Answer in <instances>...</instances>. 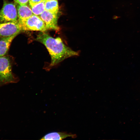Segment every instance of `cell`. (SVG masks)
Masks as SVG:
<instances>
[{"instance_id": "1", "label": "cell", "mask_w": 140, "mask_h": 140, "mask_svg": "<svg viewBox=\"0 0 140 140\" xmlns=\"http://www.w3.org/2000/svg\"><path fill=\"white\" fill-rule=\"evenodd\" d=\"M35 40L43 44L46 47L51 57L50 66H53L65 59L78 56V52L67 46L59 37L54 38L48 34L42 32L38 34Z\"/></svg>"}, {"instance_id": "13", "label": "cell", "mask_w": 140, "mask_h": 140, "mask_svg": "<svg viewBox=\"0 0 140 140\" xmlns=\"http://www.w3.org/2000/svg\"><path fill=\"white\" fill-rule=\"evenodd\" d=\"M15 3L20 5H27L29 0H14Z\"/></svg>"}, {"instance_id": "11", "label": "cell", "mask_w": 140, "mask_h": 140, "mask_svg": "<svg viewBox=\"0 0 140 140\" xmlns=\"http://www.w3.org/2000/svg\"><path fill=\"white\" fill-rule=\"evenodd\" d=\"M47 0H42L40 2L32 7L31 10L34 15H39L45 10Z\"/></svg>"}, {"instance_id": "10", "label": "cell", "mask_w": 140, "mask_h": 140, "mask_svg": "<svg viewBox=\"0 0 140 140\" xmlns=\"http://www.w3.org/2000/svg\"><path fill=\"white\" fill-rule=\"evenodd\" d=\"M45 10L55 14H58L59 6L57 0H47L45 5Z\"/></svg>"}, {"instance_id": "3", "label": "cell", "mask_w": 140, "mask_h": 140, "mask_svg": "<svg viewBox=\"0 0 140 140\" xmlns=\"http://www.w3.org/2000/svg\"><path fill=\"white\" fill-rule=\"evenodd\" d=\"M18 22L17 9L15 4L4 1L3 6L0 10V23Z\"/></svg>"}, {"instance_id": "6", "label": "cell", "mask_w": 140, "mask_h": 140, "mask_svg": "<svg viewBox=\"0 0 140 140\" xmlns=\"http://www.w3.org/2000/svg\"><path fill=\"white\" fill-rule=\"evenodd\" d=\"M57 15L45 10L39 15L45 24L47 30H59L60 28L57 24Z\"/></svg>"}, {"instance_id": "7", "label": "cell", "mask_w": 140, "mask_h": 140, "mask_svg": "<svg viewBox=\"0 0 140 140\" xmlns=\"http://www.w3.org/2000/svg\"><path fill=\"white\" fill-rule=\"evenodd\" d=\"M75 134L67 133L66 132H53L49 133L45 135L40 139L41 140H62L68 137L76 138Z\"/></svg>"}, {"instance_id": "8", "label": "cell", "mask_w": 140, "mask_h": 140, "mask_svg": "<svg viewBox=\"0 0 140 140\" xmlns=\"http://www.w3.org/2000/svg\"><path fill=\"white\" fill-rule=\"evenodd\" d=\"M17 9L19 23L23 22L34 14L31 9L27 5L18 4Z\"/></svg>"}, {"instance_id": "9", "label": "cell", "mask_w": 140, "mask_h": 140, "mask_svg": "<svg viewBox=\"0 0 140 140\" xmlns=\"http://www.w3.org/2000/svg\"><path fill=\"white\" fill-rule=\"evenodd\" d=\"M16 36L14 35L0 37V57L6 55L7 54L10 44Z\"/></svg>"}, {"instance_id": "5", "label": "cell", "mask_w": 140, "mask_h": 140, "mask_svg": "<svg viewBox=\"0 0 140 140\" xmlns=\"http://www.w3.org/2000/svg\"><path fill=\"white\" fill-rule=\"evenodd\" d=\"M23 31L22 26L18 22L0 23V37L17 36Z\"/></svg>"}, {"instance_id": "12", "label": "cell", "mask_w": 140, "mask_h": 140, "mask_svg": "<svg viewBox=\"0 0 140 140\" xmlns=\"http://www.w3.org/2000/svg\"><path fill=\"white\" fill-rule=\"evenodd\" d=\"M42 0H29V3L31 8L40 2Z\"/></svg>"}, {"instance_id": "2", "label": "cell", "mask_w": 140, "mask_h": 140, "mask_svg": "<svg viewBox=\"0 0 140 140\" xmlns=\"http://www.w3.org/2000/svg\"><path fill=\"white\" fill-rule=\"evenodd\" d=\"M17 81L12 73L10 57L6 55L0 57V86Z\"/></svg>"}, {"instance_id": "4", "label": "cell", "mask_w": 140, "mask_h": 140, "mask_svg": "<svg viewBox=\"0 0 140 140\" xmlns=\"http://www.w3.org/2000/svg\"><path fill=\"white\" fill-rule=\"evenodd\" d=\"M19 23L22 26L24 31H37L44 32L47 30L43 21L39 16L34 14Z\"/></svg>"}]
</instances>
